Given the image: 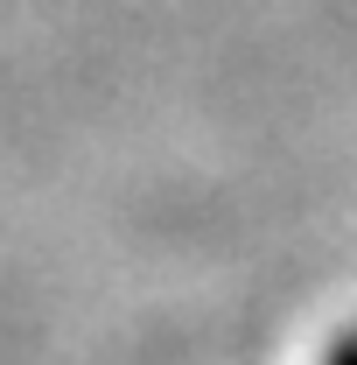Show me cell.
<instances>
[{
    "label": "cell",
    "instance_id": "obj_1",
    "mask_svg": "<svg viewBox=\"0 0 357 365\" xmlns=\"http://www.w3.org/2000/svg\"><path fill=\"white\" fill-rule=\"evenodd\" d=\"M322 365H357V323L336 337V344H329V359H322Z\"/></svg>",
    "mask_w": 357,
    "mask_h": 365
}]
</instances>
